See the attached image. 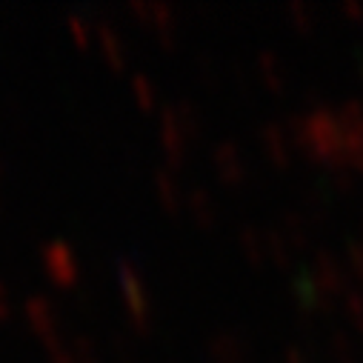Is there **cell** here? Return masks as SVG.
I'll return each instance as SVG.
<instances>
[{"mask_svg": "<svg viewBox=\"0 0 363 363\" xmlns=\"http://www.w3.org/2000/svg\"><path fill=\"white\" fill-rule=\"evenodd\" d=\"M6 318H9V301H6L4 286H0V320H6Z\"/></svg>", "mask_w": 363, "mask_h": 363, "instance_id": "obj_1", "label": "cell"}]
</instances>
